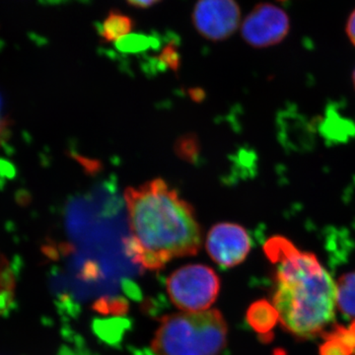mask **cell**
I'll list each match as a JSON object with an SVG mask.
<instances>
[{
  "label": "cell",
  "instance_id": "1",
  "mask_svg": "<svg viewBox=\"0 0 355 355\" xmlns=\"http://www.w3.org/2000/svg\"><path fill=\"white\" fill-rule=\"evenodd\" d=\"M130 235L128 256L144 270H159L178 258L196 256L202 228L190 203L162 179L125 191Z\"/></svg>",
  "mask_w": 355,
  "mask_h": 355
},
{
  "label": "cell",
  "instance_id": "2",
  "mask_svg": "<svg viewBox=\"0 0 355 355\" xmlns=\"http://www.w3.org/2000/svg\"><path fill=\"white\" fill-rule=\"evenodd\" d=\"M275 266L272 303L284 330L300 340L319 335L336 317V282L313 253L275 236L263 246Z\"/></svg>",
  "mask_w": 355,
  "mask_h": 355
},
{
  "label": "cell",
  "instance_id": "3",
  "mask_svg": "<svg viewBox=\"0 0 355 355\" xmlns=\"http://www.w3.org/2000/svg\"><path fill=\"white\" fill-rule=\"evenodd\" d=\"M228 327L218 310L182 312L160 320L154 355H219L227 345Z\"/></svg>",
  "mask_w": 355,
  "mask_h": 355
},
{
  "label": "cell",
  "instance_id": "4",
  "mask_svg": "<svg viewBox=\"0 0 355 355\" xmlns=\"http://www.w3.org/2000/svg\"><path fill=\"white\" fill-rule=\"evenodd\" d=\"M167 291L173 304L184 312L209 310L220 291L216 272L205 265L178 268L167 279Z\"/></svg>",
  "mask_w": 355,
  "mask_h": 355
},
{
  "label": "cell",
  "instance_id": "5",
  "mask_svg": "<svg viewBox=\"0 0 355 355\" xmlns=\"http://www.w3.org/2000/svg\"><path fill=\"white\" fill-rule=\"evenodd\" d=\"M291 31L286 11L272 3H259L241 24L242 38L257 49L270 48L282 43Z\"/></svg>",
  "mask_w": 355,
  "mask_h": 355
},
{
  "label": "cell",
  "instance_id": "6",
  "mask_svg": "<svg viewBox=\"0 0 355 355\" xmlns=\"http://www.w3.org/2000/svg\"><path fill=\"white\" fill-rule=\"evenodd\" d=\"M191 21L203 38L221 42L230 38L241 25V9L236 0H198Z\"/></svg>",
  "mask_w": 355,
  "mask_h": 355
},
{
  "label": "cell",
  "instance_id": "7",
  "mask_svg": "<svg viewBox=\"0 0 355 355\" xmlns=\"http://www.w3.org/2000/svg\"><path fill=\"white\" fill-rule=\"evenodd\" d=\"M205 247L210 258L217 265L230 268L246 260L251 252L252 241L243 226L222 222L210 229Z\"/></svg>",
  "mask_w": 355,
  "mask_h": 355
},
{
  "label": "cell",
  "instance_id": "8",
  "mask_svg": "<svg viewBox=\"0 0 355 355\" xmlns=\"http://www.w3.org/2000/svg\"><path fill=\"white\" fill-rule=\"evenodd\" d=\"M246 320L254 331L268 335L279 322V313L272 303L265 299L254 301L247 310Z\"/></svg>",
  "mask_w": 355,
  "mask_h": 355
},
{
  "label": "cell",
  "instance_id": "9",
  "mask_svg": "<svg viewBox=\"0 0 355 355\" xmlns=\"http://www.w3.org/2000/svg\"><path fill=\"white\" fill-rule=\"evenodd\" d=\"M16 296V275L6 254L0 252V317L12 309Z\"/></svg>",
  "mask_w": 355,
  "mask_h": 355
},
{
  "label": "cell",
  "instance_id": "10",
  "mask_svg": "<svg viewBox=\"0 0 355 355\" xmlns=\"http://www.w3.org/2000/svg\"><path fill=\"white\" fill-rule=\"evenodd\" d=\"M133 27H135V21L130 16L120 11L112 10L103 21L100 36L107 43H112V42L116 43L123 37L130 34Z\"/></svg>",
  "mask_w": 355,
  "mask_h": 355
},
{
  "label": "cell",
  "instance_id": "11",
  "mask_svg": "<svg viewBox=\"0 0 355 355\" xmlns=\"http://www.w3.org/2000/svg\"><path fill=\"white\" fill-rule=\"evenodd\" d=\"M336 305L343 315L355 319V272L345 273L336 282Z\"/></svg>",
  "mask_w": 355,
  "mask_h": 355
},
{
  "label": "cell",
  "instance_id": "12",
  "mask_svg": "<svg viewBox=\"0 0 355 355\" xmlns=\"http://www.w3.org/2000/svg\"><path fill=\"white\" fill-rule=\"evenodd\" d=\"M154 40L144 34H130L116 42L118 50L123 53H139L153 46Z\"/></svg>",
  "mask_w": 355,
  "mask_h": 355
},
{
  "label": "cell",
  "instance_id": "13",
  "mask_svg": "<svg viewBox=\"0 0 355 355\" xmlns=\"http://www.w3.org/2000/svg\"><path fill=\"white\" fill-rule=\"evenodd\" d=\"M320 355H352V352L340 340L324 338V343L319 350Z\"/></svg>",
  "mask_w": 355,
  "mask_h": 355
},
{
  "label": "cell",
  "instance_id": "14",
  "mask_svg": "<svg viewBox=\"0 0 355 355\" xmlns=\"http://www.w3.org/2000/svg\"><path fill=\"white\" fill-rule=\"evenodd\" d=\"M10 130L11 121L8 114L4 111L3 104H2L1 98H0V147L8 139Z\"/></svg>",
  "mask_w": 355,
  "mask_h": 355
},
{
  "label": "cell",
  "instance_id": "15",
  "mask_svg": "<svg viewBox=\"0 0 355 355\" xmlns=\"http://www.w3.org/2000/svg\"><path fill=\"white\" fill-rule=\"evenodd\" d=\"M161 60L164 64L169 65L172 69H176L179 64V55H178L176 46L174 44H169L166 46L164 51L161 53Z\"/></svg>",
  "mask_w": 355,
  "mask_h": 355
},
{
  "label": "cell",
  "instance_id": "16",
  "mask_svg": "<svg viewBox=\"0 0 355 355\" xmlns=\"http://www.w3.org/2000/svg\"><path fill=\"white\" fill-rule=\"evenodd\" d=\"M347 35L349 41L355 46V9L350 13L347 22Z\"/></svg>",
  "mask_w": 355,
  "mask_h": 355
},
{
  "label": "cell",
  "instance_id": "17",
  "mask_svg": "<svg viewBox=\"0 0 355 355\" xmlns=\"http://www.w3.org/2000/svg\"><path fill=\"white\" fill-rule=\"evenodd\" d=\"M128 4L137 8H148L157 4L161 0H125Z\"/></svg>",
  "mask_w": 355,
  "mask_h": 355
},
{
  "label": "cell",
  "instance_id": "18",
  "mask_svg": "<svg viewBox=\"0 0 355 355\" xmlns=\"http://www.w3.org/2000/svg\"><path fill=\"white\" fill-rule=\"evenodd\" d=\"M352 83H354V86L355 89V69L354 70V73H352Z\"/></svg>",
  "mask_w": 355,
  "mask_h": 355
},
{
  "label": "cell",
  "instance_id": "19",
  "mask_svg": "<svg viewBox=\"0 0 355 355\" xmlns=\"http://www.w3.org/2000/svg\"><path fill=\"white\" fill-rule=\"evenodd\" d=\"M46 2H55V0H44Z\"/></svg>",
  "mask_w": 355,
  "mask_h": 355
}]
</instances>
